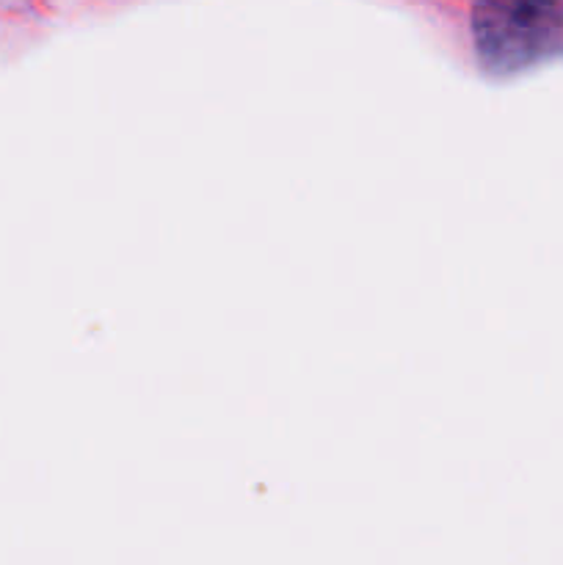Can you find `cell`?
Here are the masks:
<instances>
[{
  "label": "cell",
  "instance_id": "obj_1",
  "mask_svg": "<svg viewBox=\"0 0 563 565\" xmlns=\"http://www.w3.org/2000/svg\"><path fill=\"white\" fill-rule=\"evenodd\" d=\"M472 36L491 72H513L563 53V6L495 0L472 11Z\"/></svg>",
  "mask_w": 563,
  "mask_h": 565
}]
</instances>
